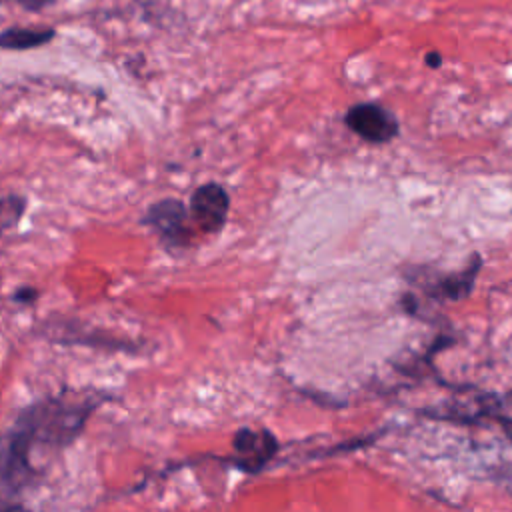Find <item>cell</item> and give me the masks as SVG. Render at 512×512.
Here are the masks:
<instances>
[{"label":"cell","instance_id":"8992f818","mask_svg":"<svg viewBox=\"0 0 512 512\" xmlns=\"http://www.w3.org/2000/svg\"><path fill=\"white\" fill-rule=\"evenodd\" d=\"M54 38L52 28H20L12 26L0 32V46L8 50H26V48H36Z\"/></svg>","mask_w":512,"mask_h":512},{"label":"cell","instance_id":"30bf717a","mask_svg":"<svg viewBox=\"0 0 512 512\" xmlns=\"http://www.w3.org/2000/svg\"><path fill=\"white\" fill-rule=\"evenodd\" d=\"M34 290L32 288H26V290H22V292H16V300H26V302H30L32 298H34Z\"/></svg>","mask_w":512,"mask_h":512},{"label":"cell","instance_id":"3957f363","mask_svg":"<svg viewBox=\"0 0 512 512\" xmlns=\"http://www.w3.org/2000/svg\"><path fill=\"white\" fill-rule=\"evenodd\" d=\"M188 218V208L180 200L164 198L148 208L144 222L150 224L168 244L186 246L192 238Z\"/></svg>","mask_w":512,"mask_h":512},{"label":"cell","instance_id":"7a4b0ae2","mask_svg":"<svg viewBox=\"0 0 512 512\" xmlns=\"http://www.w3.org/2000/svg\"><path fill=\"white\" fill-rule=\"evenodd\" d=\"M230 210V196L224 186L208 182L190 196V216L204 232H220Z\"/></svg>","mask_w":512,"mask_h":512},{"label":"cell","instance_id":"ba28073f","mask_svg":"<svg viewBox=\"0 0 512 512\" xmlns=\"http://www.w3.org/2000/svg\"><path fill=\"white\" fill-rule=\"evenodd\" d=\"M20 6H24L26 10H40L46 8L50 4H54V0H16Z\"/></svg>","mask_w":512,"mask_h":512},{"label":"cell","instance_id":"277c9868","mask_svg":"<svg viewBox=\"0 0 512 512\" xmlns=\"http://www.w3.org/2000/svg\"><path fill=\"white\" fill-rule=\"evenodd\" d=\"M480 268H482V258L478 254H474L462 272L440 274L432 282H422V288L432 298H442V300L466 298L474 288V280H476Z\"/></svg>","mask_w":512,"mask_h":512},{"label":"cell","instance_id":"7c38bea8","mask_svg":"<svg viewBox=\"0 0 512 512\" xmlns=\"http://www.w3.org/2000/svg\"><path fill=\"white\" fill-rule=\"evenodd\" d=\"M0 512H26L24 508H18V506H10V508H2Z\"/></svg>","mask_w":512,"mask_h":512},{"label":"cell","instance_id":"52a82bcc","mask_svg":"<svg viewBox=\"0 0 512 512\" xmlns=\"http://www.w3.org/2000/svg\"><path fill=\"white\" fill-rule=\"evenodd\" d=\"M26 208V200L16 194L0 196V232L12 228Z\"/></svg>","mask_w":512,"mask_h":512},{"label":"cell","instance_id":"6da1fadb","mask_svg":"<svg viewBox=\"0 0 512 512\" xmlns=\"http://www.w3.org/2000/svg\"><path fill=\"white\" fill-rule=\"evenodd\" d=\"M344 124L358 138L370 144H386L394 140L400 132L396 116L376 102H362L350 106L344 116Z\"/></svg>","mask_w":512,"mask_h":512},{"label":"cell","instance_id":"8fae6325","mask_svg":"<svg viewBox=\"0 0 512 512\" xmlns=\"http://www.w3.org/2000/svg\"><path fill=\"white\" fill-rule=\"evenodd\" d=\"M502 426H504V432L508 434V438L512 440V418H502Z\"/></svg>","mask_w":512,"mask_h":512},{"label":"cell","instance_id":"5b68a950","mask_svg":"<svg viewBox=\"0 0 512 512\" xmlns=\"http://www.w3.org/2000/svg\"><path fill=\"white\" fill-rule=\"evenodd\" d=\"M234 450L242 456V464H246L248 470H256L276 452V440L268 432L240 430L234 436Z\"/></svg>","mask_w":512,"mask_h":512},{"label":"cell","instance_id":"9c48e42d","mask_svg":"<svg viewBox=\"0 0 512 512\" xmlns=\"http://www.w3.org/2000/svg\"><path fill=\"white\" fill-rule=\"evenodd\" d=\"M424 62H426V66H430V68H438V66L442 64V56H440L438 52H428V54L424 56Z\"/></svg>","mask_w":512,"mask_h":512}]
</instances>
